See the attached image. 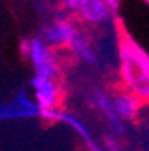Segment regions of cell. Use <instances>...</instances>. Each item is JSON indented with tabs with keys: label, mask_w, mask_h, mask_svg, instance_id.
<instances>
[{
	"label": "cell",
	"mask_w": 149,
	"mask_h": 151,
	"mask_svg": "<svg viewBox=\"0 0 149 151\" xmlns=\"http://www.w3.org/2000/svg\"><path fill=\"white\" fill-rule=\"evenodd\" d=\"M79 7L82 10V13L90 20H95V22H100L105 18L107 15V10H105V5L98 0H80L79 2Z\"/></svg>",
	"instance_id": "cell-1"
},
{
	"label": "cell",
	"mask_w": 149,
	"mask_h": 151,
	"mask_svg": "<svg viewBox=\"0 0 149 151\" xmlns=\"http://www.w3.org/2000/svg\"><path fill=\"white\" fill-rule=\"evenodd\" d=\"M33 49H34V64L39 69V77L44 79L46 76L51 72V63L48 59V53H46L44 46L41 43H34Z\"/></svg>",
	"instance_id": "cell-2"
},
{
	"label": "cell",
	"mask_w": 149,
	"mask_h": 151,
	"mask_svg": "<svg viewBox=\"0 0 149 151\" xmlns=\"http://www.w3.org/2000/svg\"><path fill=\"white\" fill-rule=\"evenodd\" d=\"M118 107H120V113H123L125 117H128V115H131L133 113V104L130 102V100H118Z\"/></svg>",
	"instance_id": "cell-3"
},
{
	"label": "cell",
	"mask_w": 149,
	"mask_h": 151,
	"mask_svg": "<svg viewBox=\"0 0 149 151\" xmlns=\"http://www.w3.org/2000/svg\"><path fill=\"white\" fill-rule=\"evenodd\" d=\"M67 2H69L72 7H79V2H80V0H67Z\"/></svg>",
	"instance_id": "cell-4"
}]
</instances>
